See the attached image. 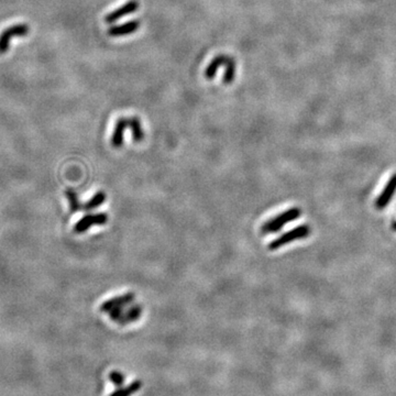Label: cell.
<instances>
[{
  "label": "cell",
  "instance_id": "obj_6",
  "mask_svg": "<svg viewBox=\"0 0 396 396\" xmlns=\"http://www.w3.org/2000/svg\"><path fill=\"white\" fill-rule=\"evenodd\" d=\"M396 192V174H394L391 180L388 182L387 186L384 187L381 195L376 200V207L378 209H383L390 204L391 199L393 198L394 193Z\"/></svg>",
  "mask_w": 396,
  "mask_h": 396
},
{
  "label": "cell",
  "instance_id": "obj_2",
  "mask_svg": "<svg viewBox=\"0 0 396 396\" xmlns=\"http://www.w3.org/2000/svg\"><path fill=\"white\" fill-rule=\"evenodd\" d=\"M311 235V227L306 225L298 226L291 231H287L284 235H282L281 237L276 238L275 240L269 245L270 250H278V249L282 248L283 246L287 245V243H291L295 240L304 239V238L308 237Z\"/></svg>",
  "mask_w": 396,
  "mask_h": 396
},
{
  "label": "cell",
  "instance_id": "obj_11",
  "mask_svg": "<svg viewBox=\"0 0 396 396\" xmlns=\"http://www.w3.org/2000/svg\"><path fill=\"white\" fill-rule=\"evenodd\" d=\"M141 314H142V307H141L140 305H133L129 309H127V311H124L123 309V313L121 315V318L119 319V323L127 324V323H131V322L137 321Z\"/></svg>",
  "mask_w": 396,
  "mask_h": 396
},
{
  "label": "cell",
  "instance_id": "obj_16",
  "mask_svg": "<svg viewBox=\"0 0 396 396\" xmlns=\"http://www.w3.org/2000/svg\"><path fill=\"white\" fill-rule=\"evenodd\" d=\"M236 76V62L235 59L229 56L228 58V62L226 64V73L224 76V83L225 84H231L235 79Z\"/></svg>",
  "mask_w": 396,
  "mask_h": 396
},
{
  "label": "cell",
  "instance_id": "obj_4",
  "mask_svg": "<svg viewBox=\"0 0 396 396\" xmlns=\"http://www.w3.org/2000/svg\"><path fill=\"white\" fill-rule=\"evenodd\" d=\"M107 221H108V216L106 214L86 215L75 225L74 232L84 233L87 231L91 226H102L107 224Z\"/></svg>",
  "mask_w": 396,
  "mask_h": 396
},
{
  "label": "cell",
  "instance_id": "obj_9",
  "mask_svg": "<svg viewBox=\"0 0 396 396\" xmlns=\"http://www.w3.org/2000/svg\"><path fill=\"white\" fill-rule=\"evenodd\" d=\"M129 127V119L128 118H120L118 119V121L113 129V133L111 137V145L113 148H120L123 144V138H124V131Z\"/></svg>",
  "mask_w": 396,
  "mask_h": 396
},
{
  "label": "cell",
  "instance_id": "obj_5",
  "mask_svg": "<svg viewBox=\"0 0 396 396\" xmlns=\"http://www.w3.org/2000/svg\"><path fill=\"white\" fill-rule=\"evenodd\" d=\"M139 1L138 0H129L127 3H124L123 6L119 7L116 9L115 11H112L110 13H108L105 17V22L107 23H113L118 21L119 19H121L123 17H126L128 14H131L133 12L137 11L139 9Z\"/></svg>",
  "mask_w": 396,
  "mask_h": 396
},
{
  "label": "cell",
  "instance_id": "obj_1",
  "mask_svg": "<svg viewBox=\"0 0 396 396\" xmlns=\"http://www.w3.org/2000/svg\"><path fill=\"white\" fill-rule=\"evenodd\" d=\"M301 215H302L301 209L291 208L289 210L284 211L283 214L276 216V217H274V218L270 219L269 221L265 222V224L261 228V232L265 233V235H267V233L278 232L286 224H289V222H291V221H294Z\"/></svg>",
  "mask_w": 396,
  "mask_h": 396
},
{
  "label": "cell",
  "instance_id": "obj_8",
  "mask_svg": "<svg viewBox=\"0 0 396 396\" xmlns=\"http://www.w3.org/2000/svg\"><path fill=\"white\" fill-rule=\"evenodd\" d=\"M139 26H140L139 21L132 20V21H129V22H127V23L111 26V28L108 29L107 33L109 36H124V35L134 33V32L139 29Z\"/></svg>",
  "mask_w": 396,
  "mask_h": 396
},
{
  "label": "cell",
  "instance_id": "obj_7",
  "mask_svg": "<svg viewBox=\"0 0 396 396\" xmlns=\"http://www.w3.org/2000/svg\"><path fill=\"white\" fill-rule=\"evenodd\" d=\"M135 298V295L133 293H127V294L113 297L111 300L107 301L105 303L101 304L100 311L101 312H110L112 309H115L117 307H126L129 304H131Z\"/></svg>",
  "mask_w": 396,
  "mask_h": 396
},
{
  "label": "cell",
  "instance_id": "obj_17",
  "mask_svg": "<svg viewBox=\"0 0 396 396\" xmlns=\"http://www.w3.org/2000/svg\"><path fill=\"white\" fill-rule=\"evenodd\" d=\"M392 228L396 231V220H394V221L392 222Z\"/></svg>",
  "mask_w": 396,
  "mask_h": 396
},
{
  "label": "cell",
  "instance_id": "obj_3",
  "mask_svg": "<svg viewBox=\"0 0 396 396\" xmlns=\"http://www.w3.org/2000/svg\"><path fill=\"white\" fill-rule=\"evenodd\" d=\"M30 32V26L26 23H18L9 26L0 34V54H4L10 46V41L13 37L25 36Z\"/></svg>",
  "mask_w": 396,
  "mask_h": 396
},
{
  "label": "cell",
  "instance_id": "obj_13",
  "mask_svg": "<svg viewBox=\"0 0 396 396\" xmlns=\"http://www.w3.org/2000/svg\"><path fill=\"white\" fill-rule=\"evenodd\" d=\"M106 199H107V196L104 192H97L94 196L88 200V202H86L84 204V209L88 210V211L96 209L97 207H99L100 205L104 204Z\"/></svg>",
  "mask_w": 396,
  "mask_h": 396
},
{
  "label": "cell",
  "instance_id": "obj_10",
  "mask_svg": "<svg viewBox=\"0 0 396 396\" xmlns=\"http://www.w3.org/2000/svg\"><path fill=\"white\" fill-rule=\"evenodd\" d=\"M228 58H229V56H227V55L216 56L213 61L210 62L207 68H206L205 77L207 79H213L215 77V75L217 73V70H218V68L221 66H225V65L227 64Z\"/></svg>",
  "mask_w": 396,
  "mask_h": 396
},
{
  "label": "cell",
  "instance_id": "obj_14",
  "mask_svg": "<svg viewBox=\"0 0 396 396\" xmlns=\"http://www.w3.org/2000/svg\"><path fill=\"white\" fill-rule=\"evenodd\" d=\"M142 387V383L140 381H135L131 384H129L128 387L126 388H122V389H119L115 392L111 393L109 396H131L134 393H137L138 391Z\"/></svg>",
  "mask_w": 396,
  "mask_h": 396
},
{
  "label": "cell",
  "instance_id": "obj_15",
  "mask_svg": "<svg viewBox=\"0 0 396 396\" xmlns=\"http://www.w3.org/2000/svg\"><path fill=\"white\" fill-rule=\"evenodd\" d=\"M65 196L68 199L69 208L72 213H77L80 209H84V205L79 203L77 195H76L73 189H66L65 191Z\"/></svg>",
  "mask_w": 396,
  "mask_h": 396
},
{
  "label": "cell",
  "instance_id": "obj_12",
  "mask_svg": "<svg viewBox=\"0 0 396 396\" xmlns=\"http://www.w3.org/2000/svg\"><path fill=\"white\" fill-rule=\"evenodd\" d=\"M129 127L132 131V138L134 140V142H140L144 138V131L142 128V124H141L140 120L137 117H132L129 119Z\"/></svg>",
  "mask_w": 396,
  "mask_h": 396
}]
</instances>
